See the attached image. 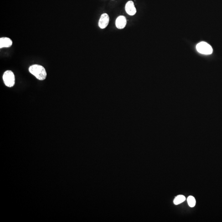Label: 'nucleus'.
Wrapping results in <instances>:
<instances>
[{
  "label": "nucleus",
  "instance_id": "f257e3e1",
  "mask_svg": "<svg viewBox=\"0 0 222 222\" xmlns=\"http://www.w3.org/2000/svg\"><path fill=\"white\" fill-rule=\"evenodd\" d=\"M29 71L40 80H44L47 77L45 69L42 65H33L29 68Z\"/></svg>",
  "mask_w": 222,
  "mask_h": 222
},
{
  "label": "nucleus",
  "instance_id": "f03ea898",
  "mask_svg": "<svg viewBox=\"0 0 222 222\" xmlns=\"http://www.w3.org/2000/svg\"><path fill=\"white\" fill-rule=\"evenodd\" d=\"M4 83L9 87H12L15 84V76L11 70H7L4 73L2 76Z\"/></svg>",
  "mask_w": 222,
  "mask_h": 222
},
{
  "label": "nucleus",
  "instance_id": "7ed1b4c3",
  "mask_svg": "<svg viewBox=\"0 0 222 222\" xmlns=\"http://www.w3.org/2000/svg\"><path fill=\"white\" fill-rule=\"evenodd\" d=\"M196 49L200 54L209 55L213 52V49L211 46L204 42H200L196 46Z\"/></svg>",
  "mask_w": 222,
  "mask_h": 222
},
{
  "label": "nucleus",
  "instance_id": "20e7f679",
  "mask_svg": "<svg viewBox=\"0 0 222 222\" xmlns=\"http://www.w3.org/2000/svg\"><path fill=\"white\" fill-rule=\"evenodd\" d=\"M110 21V17L107 13H103L101 15L98 22V26L101 29H104L107 27Z\"/></svg>",
  "mask_w": 222,
  "mask_h": 222
},
{
  "label": "nucleus",
  "instance_id": "39448f33",
  "mask_svg": "<svg viewBox=\"0 0 222 222\" xmlns=\"http://www.w3.org/2000/svg\"><path fill=\"white\" fill-rule=\"evenodd\" d=\"M125 10L126 13L131 16L134 15L137 12L136 7H135L133 1H128L126 3L125 6Z\"/></svg>",
  "mask_w": 222,
  "mask_h": 222
},
{
  "label": "nucleus",
  "instance_id": "423d86ee",
  "mask_svg": "<svg viewBox=\"0 0 222 222\" xmlns=\"http://www.w3.org/2000/svg\"><path fill=\"white\" fill-rule=\"evenodd\" d=\"M127 24V19L124 16H119L116 18V28L119 29H124Z\"/></svg>",
  "mask_w": 222,
  "mask_h": 222
},
{
  "label": "nucleus",
  "instance_id": "0eeeda50",
  "mask_svg": "<svg viewBox=\"0 0 222 222\" xmlns=\"http://www.w3.org/2000/svg\"><path fill=\"white\" fill-rule=\"evenodd\" d=\"M12 44V41L10 38L3 37L0 38V48H9Z\"/></svg>",
  "mask_w": 222,
  "mask_h": 222
},
{
  "label": "nucleus",
  "instance_id": "6e6552de",
  "mask_svg": "<svg viewBox=\"0 0 222 222\" xmlns=\"http://www.w3.org/2000/svg\"><path fill=\"white\" fill-rule=\"evenodd\" d=\"M186 198L183 195H178L176 197L174 200V203L175 205H178L183 203L185 200Z\"/></svg>",
  "mask_w": 222,
  "mask_h": 222
},
{
  "label": "nucleus",
  "instance_id": "1a4fd4ad",
  "mask_svg": "<svg viewBox=\"0 0 222 222\" xmlns=\"http://www.w3.org/2000/svg\"><path fill=\"white\" fill-rule=\"evenodd\" d=\"M188 205L191 207H193L195 205L196 200L195 198L192 196H190L187 198Z\"/></svg>",
  "mask_w": 222,
  "mask_h": 222
}]
</instances>
